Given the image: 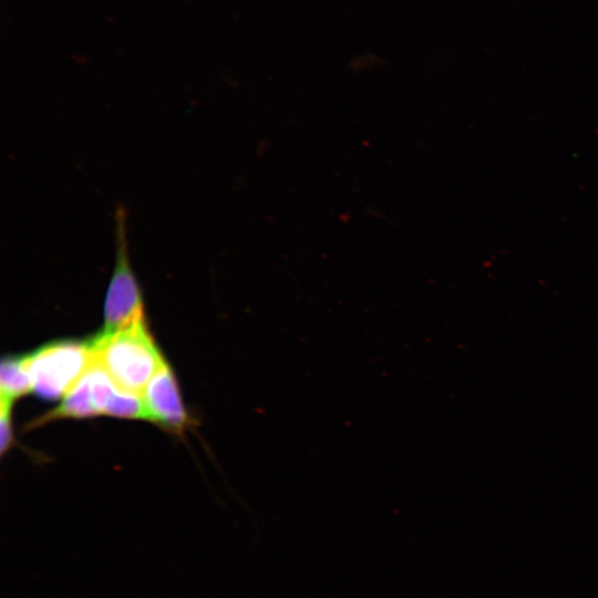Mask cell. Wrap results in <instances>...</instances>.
Here are the masks:
<instances>
[{"mask_svg":"<svg viewBox=\"0 0 598 598\" xmlns=\"http://www.w3.org/2000/svg\"><path fill=\"white\" fill-rule=\"evenodd\" d=\"M127 235V212L117 205L114 213L115 260L104 305L102 333L105 334L144 318L142 291L131 266Z\"/></svg>","mask_w":598,"mask_h":598,"instance_id":"obj_3","label":"cell"},{"mask_svg":"<svg viewBox=\"0 0 598 598\" xmlns=\"http://www.w3.org/2000/svg\"><path fill=\"white\" fill-rule=\"evenodd\" d=\"M1 401L12 403L32 390L25 357L4 358L0 368Z\"/></svg>","mask_w":598,"mask_h":598,"instance_id":"obj_7","label":"cell"},{"mask_svg":"<svg viewBox=\"0 0 598 598\" xmlns=\"http://www.w3.org/2000/svg\"><path fill=\"white\" fill-rule=\"evenodd\" d=\"M32 391L45 400L65 395L94 360L90 342L56 341L25 355Z\"/></svg>","mask_w":598,"mask_h":598,"instance_id":"obj_2","label":"cell"},{"mask_svg":"<svg viewBox=\"0 0 598 598\" xmlns=\"http://www.w3.org/2000/svg\"><path fill=\"white\" fill-rule=\"evenodd\" d=\"M86 374L97 414L147 420L143 399L120 389L99 363L93 361Z\"/></svg>","mask_w":598,"mask_h":598,"instance_id":"obj_5","label":"cell"},{"mask_svg":"<svg viewBox=\"0 0 598 598\" xmlns=\"http://www.w3.org/2000/svg\"><path fill=\"white\" fill-rule=\"evenodd\" d=\"M93 415H97V413L92 401L90 383L85 372L83 377L73 385V388L64 395L61 404L35 421L33 426L44 424L45 422L53 420L70 417L83 419Z\"/></svg>","mask_w":598,"mask_h":598,"instance_id":"obj_6","label":"cell"},{"mask_svg":"<svg viewBox=\"0 0 598 598\" xmlns=\"http://www.w3.org/2000/svg\"><path fill=\"white\" fill-rule=\"evenodd\" d=\"M91 344L94 361L120 389L136 395L165 363L144 318L113 333L101 332Z\"/></svg>","mask_w":598,"mask_h":598,"instance_id":"obj_1","label":"cell"},{"mask_svg":"<svg viewBox=\"0 0 598 598\" xmlns=\"http://www.w3.org/2000/svg\"><path fill=\"white\" fill-rule=\"evenodd\" d=\"M11 404L10 402L1 401L0 410V448L3 455L12 444V427H11Z\"/></svg>","mask_w":598,"mask_h":598,"instance_id":"obj_8","label":"cell"},{"mask_svg":"<svg viewBox=\"0 0 598 598\" xmlns=\"http://www.w3.org/2000/svg\"><path fill=\"white\" fill-rule=\"evenodd\" d=\"M142 395L147 420L176 434L188 426L189 420L175 377L166 362L150 380Z\"/></svg>","mask_w":598,"mask_h":598,"instance_id":"obj_4","label":"cell"}]
</instances>
